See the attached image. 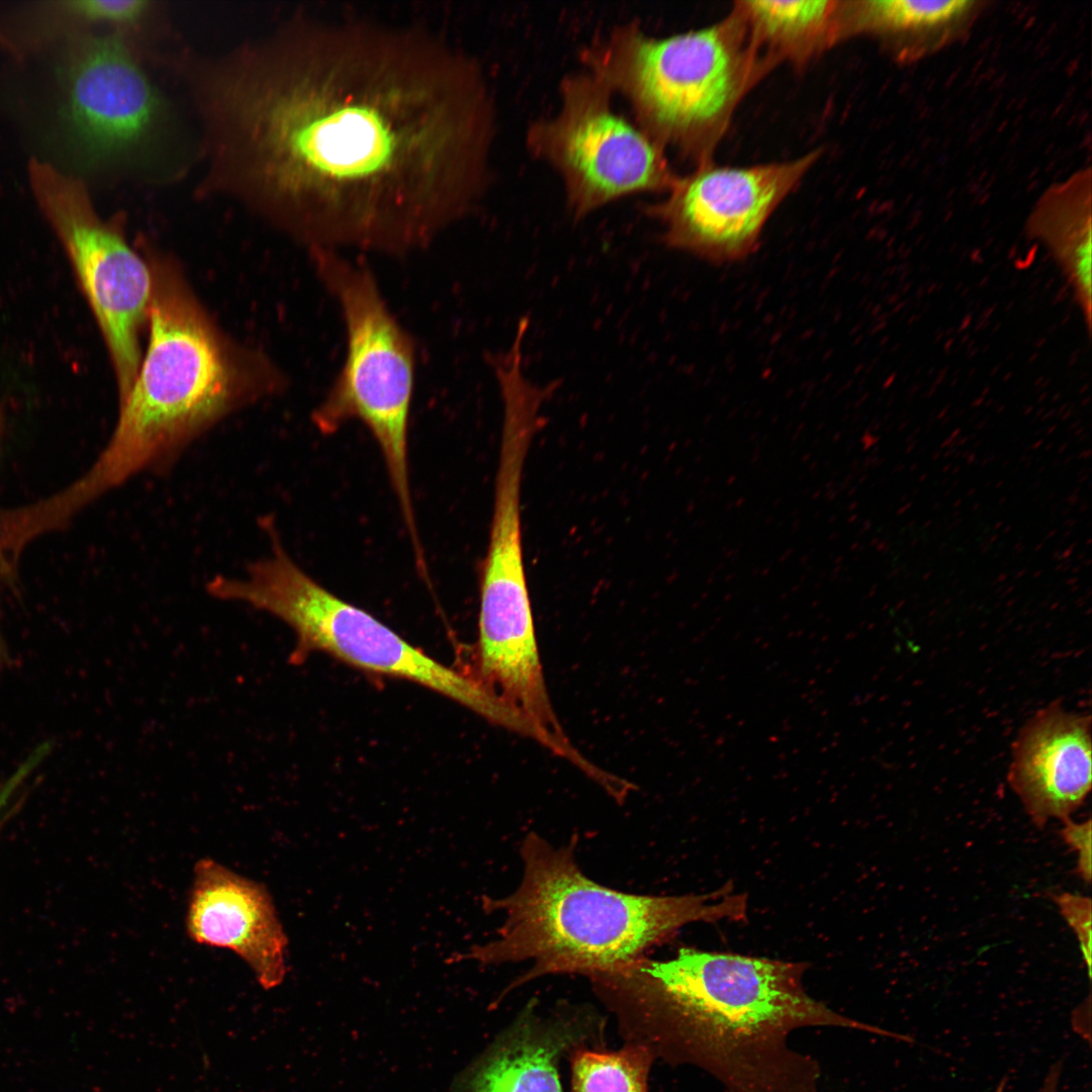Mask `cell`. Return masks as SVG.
I'll return each instance as SVG.
<instances>
[{"instance_id":"1","label":"cell","mask_w":1092,"mask_h":1092,"mask_svg":"<svg viewBox=\"0 0 1092 1092\" xmlns=\"http://www.w3.org/2000/svg\"><path fill=\"white\" fill-rule=\"evenodd\" d=\"M203 194L308 250L400 255L478 202L493 106L473 60L413 29L292 20L183 76Z\"/></svg>"},{"instance_id":"2","label":"cell","mask_w":1092,"mask_h":1092,"mask_svg":"<svg viewBox=\"0 0 1092 1092\" xmlns=\"http://www.w3.org/2000/svg\"><path fill=\"white\" fill-rule=\"evenodd\" d=\"M807 963L681 947L664 961L639 958L607 976L610 993L647 1007L668 1027L681 1060L726 1092H819L821 1070L790 1048L802 1027L835 1026L900 1038L844 1016L803 986Z\"/></svg>"},{"instance_id":"3","label":"cell","mask_w":1092,"mask_h":1092,"mask_svg":"<svg viewBox=\"0 0 1092 1092\" xmlns=\"http://www.w3.org/2000/svg\"><path fill=\"white\" fill-rule=\"evenodd\" d=\"M149 343L107 446L68 491L81 509L142 473H163L233 413L280 391L282 373L223 333L177 263L151 253Z\"/></svg>"},{"instance_id":"4","label":"cell","mask_w":1092,"mask_h":1092,"mask_svg":"<svg viewBox=\"0 0 1092 1092\" xmlns=\"http://www.w3.org/2000/svg\"><path fill=\"white\" fill-rule=\"evenodd\" d=\"M576 839L554 847L528 833L520 852L523 878L511 895L483 897L486 914L503 911L497 938L453 954L450 962L495 965L530 961L508 990L552 974L589 977L625 967L694 922L743 920L747 898L731 883L706 894L649 896L619 892L579 869Z\"/></svg>"},{"instance_id":"5","label":"cell","mask_w":1092,"mask_h":1092,"mask_svg":"<svg viewBox=\"0 0 1092 1092\" xmlns=\"http://www.w3.org/2000/svg\"><path fill=\"white\" fill-rule=\"evenodd\" d=\"M586 69L630 103L636 124L663 149L705 159L741 98L772 65L738 12L664 37L616 25L582 51Z\"/></svg>"},{"instance_id":"6","label":"cell","mask_w":1092,"mask_h":1092,"mask_svg":"<svg viewBox=\"0 0 1092 1092\" xmlns=\"http://www.w3.org/2000/svg\"><path fill=\"white\" fill-rule=\"evenodd\" d=\"M315 274L336 301L346 336L345 358L312 422L332 434L361 422L377 443L413 548L422 545L408 471V424L416 381V345L389 308L364 262L339 250H308Z\"/></svg>"},{"instance_id":"7","label":"cell","mask_w":1092,"mask_h":1092,"mask_svg":"<svg viewBox=\"0 0 1092 1092\" xmlns=\"http://www.w3.org/2000/svg\"><path fill=\"white\" fill-rule=\"evenodd\" d=\"M157 60L150 49L113 33L85 31L71 44L62 68L61 115L86 167L160 182L178 178L190 158L198 159L178 107L151 70Z\"/></svg>"},{"instance_id":"8","label":"cell","mask_w":1092,"mask_h":1092,"mask_svg":"<svg viewBox=\"0 0 1092 1092\" xmlns=\"http://www.w3.org/2000/svg\"><path fill=\"white\" fill-rule=\"evenodd\" d=\"M262 526L271 542L267 556L251 562L243 576L212 577L206 592L288 625L296 636L291 663L310 652H325L365 671L433 690L502 727L511 722L510 707L475 676L444 665L370 613L334 595L291 558L273 522L266 519Z\"/></svg>"},{"instance_id":"9","label":"cell","mask_w":1092,"mask_h":1092,"mask_svg":"<svg viewBox=\"0 0 1092 1092\" xmlns=\"http://www.w3.org/2000/svg\"><path fill=\"white\" fill-rule=\"evenodd\" d=\"M28 176L36 203L70 263L112 365L118 400L142 360L153 276L148 259L128 244L115 219L95 209L84 182L32 159Z\"/></svg>"},{"instance_id":"10","label":"cell","mask_w":1092,"mask_h":1092,"mask_svg":"<svg viewBox=\"0 0 1092 1092\" xmlns=\"http://www.w3.org/2000/svg\"><path fill=\"white\" fill-rule=\"evenodd\" d=\"M613 91L589 70L565 76L558 111L534 121L531 152L560 174L568 209L581 218L638 192H667L675 181L664 149L617 113Z\"/></svg>"},{"instance_id":"11","label":"cell","mask_w":1092,"mask_h":1092,"mask_svg":"<svg viewBox=\"0 0 1092 1092\" xmlns=\"http://www.w3.org/2000/svg\"><path fill=\"white\" fill-rule=\"evenodd\" d=\"M819 155L742 168L704 162L643 210L659 221L667 247L714 264L735 263L756 251L768 218Z\"/></svg>"},{"instance_id":"12","label":"cell","mask_w":1092,"mask_h":1092,"mask_svg":"<svg viewBox=\"0 0 1092 1092\" xmlns=\"http://www.w3.org/2000/svg\"><path fill=\"white\" fill-rule=\"evenodd\" d=\"M186 931L198 944L234 951L264 990L286 976L288 939L270 892L212 858L194 864Z\"/></svg>"},{"instance_id":"13","label":"cell","mask_w":1092,"mask_h":1092,"mask_svg":"<svg viewBox=\"0 0 1092 1092\" xmlns=\"http://www.w3.org/2000/svg\"><path fill=\"white\" fill-rule=\"evenodd\" d=\"M1091 718L1060 701L1037 711L1012 747L1008 782L1032 822L1070 820L1091 790Z\"/></svg>"},{"instance_id":"14","label":"cell","mask_w":1092,"mask_h":1092,"mask_svg":"<svg viewBox=\"0 0 1092 1092\" xmlns=\"http://www.w3.org/2000/svg\"><path fill=\"white\" fill-rule=\"evenodd\" d=\"M1090 171L1054 186L1037 202L1028 232L1052 254L1091 331L1092 211Z\"/></svg>"},{"instance_id":"15","label":"cell","mask_w":1092,"mask_h":1092,"mask_svg":"<svg viewBox=\"0 0 1092 1092\" xmlns=\"http://www.w3.org/2000/svg\"><path fill=\"white\" fill-rule=\"evenodd\" d=\"M734 9L756 49L772 64L807 62L847 34L846 2L738 1Z\"/></svg>"},{"instance_id":"16","label":"cell","mask_w":1092,"mask_h":1092,"mask_svg":"<svg viewBox=\"0 0 1092 1092\" xmlns=\"http://www.w3.org/2000/svg\"><path fill=\"white\" fill-rule=\"evenodd\" d=\"M562 1043L524 1021L476 1069L468 1092H563L556 1068Z\"/></svg>"},{"instance_id":"17","label":"cell","mask_w":1092,"mask_h":1092,"mask_svg":"<svg viewBox=\"0 0 1092 1092\" xmlns=\"http://www.w3.org/2000/svg\"><path fill=\"white\" fill-rule=\"evenodd\" d=\"M970 0H870L846 3L850 32H875L895 38L935 37L951 32L975 11Z\"/></svg>"},{"instance_id":"18","label":"cell","mask_w":1092,"mask_h":1092,"mask_svg":"<svg viewBox=\"0 0 1092 1092\" xmlns=\"http://www.w3.org/2000/svg\"><path fill=\"white\" fill-rule=\"evenodd\" d=\"M53 11L70 22L97 27L96 32L118 34L146 48L164 20L162 3L149 0L67 1Z\"/></svg>"},{"instance_id":"19","label":"cell","mask_w":1092,"mask_h":1092,"mask_svg":"<svg viewBox=\"0 0 1092 1092\" xmlns=\"http://www.w3.org/2000/svg\"><path fill=\"white\" fill-rule=\"evenodd\" d=\"M651 1055L643 1046L580 1051L572 1060L571 1092H646Z\"/></svg>"},{"instance_id":"20","label":"cell","mask_w":1092,"mask_h":1092,"mask_svg":"<svg viewBox=\"0 0 1092 1092\" xmlns=\"http://www.w3.org/2000/svg\"><path fill=\"white\" fill-rule=\"evenodd\" d=\"M1052 897L1061 915L1076 933L1091 977V899L1072 893Z\"/></svg>"},{"instance_id":"21","label":"cell","mask_w":1092,"mask_h":1092,"mask_svg":"<svg viewBox=\"0 0 1092 1092\" xmlns=\"http://www.w3.org/2000/svg\"><path fill=\"white\" fill-rule=\"evenodd\" d=\"M1063 840L1078 854L1076 874L1086 883L1091 881V820L1074 823L1064 822L1061 830Z\"/></svg>"},{"instance_id":"22","label":"cell","mask_w":1092,"mask_h":1092,"mask_svg":"<svg viewBox=\"0 0 1092 1092\" xmlns=\"http://www.w3.org/2000/svg\"><path fill=\"white\" fill-rule=\"evenodd\" d=\"M1062 1070H1063V1064H1062L1061 1061H1058L1055 1064H1053L1052 1067L1049 1069L1048 1073L1045 1074L1043 1082H1042L1041 1086L1039 1087V1089L1037 1090V1092H1058V1090H1059V1082H1060V1079H1061ZM1005 1086H1006V1078H1004L999 1083V1085L997 1086L995 1092H1004Z\"/></svg>"},{"instance_id":"23","label":"cell","mask_w":1092,"mask_h":1092,"mask_svg":"<svg viewBox=\"0 0 1092 1092\" xmlns=\"http://www.w3.org/2000/svg\"><path fill=\"white\" fill-rule=\"evenodd\" d=\"M1 429H2V425H1V422H0V432H1Z\"/></svg>"}]
</instances>
